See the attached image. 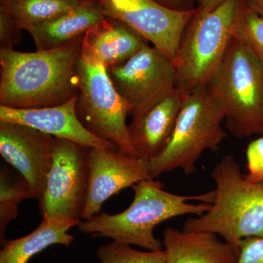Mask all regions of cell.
I'll return each mask as SVG.
<instances>
[{
	"instance_id": "17",
	"label": "cell",
	"mask_w": 263,
	"mask_h": 263,
	"mask_svg": "<svg viewBox=\"0 0 263 263\" xmlns=\"http://www.w3.org/2000/svg\"><path fill=\"white\" fill-rule=\"evenodd\" d=\"M106 17L98 0H84L56 18L27 29L37 51L62 47L84 36L88 29Z\"/></svg>"
},
{
	"instance_id": "15",
	"label": "cell",
	"mask_w": 263,
	"mask_h": 263,
	"mask_svg": "<svg viewBox=\"0 0 263 263\" xmlns=\"http://www.w3.org/2000/svg\"><path fill=\"white\" fill-rule=\"evenodd\" d=\"M186 93L176 88L144 113L133 117L128 129L138 157L150 162L165 149L174 134Z\"/></svg>"
},
{
	"instance_id": "11",
	"label": "cell",
	"mask_w": 263,
	"mask_h": 263,
	"mask_svg": "<svg viewBox=\"0 0 263 263\" xmlns=\"http://www.w3.org/2000/svg\"><path fill=\"white\" fill-rule=\"evenodd\" d=\"M89 164V187L82 220L98 214L104 202L122 190L155 179L149 161L119 150L90 148Z\"/></svg>"
},
{
	"instance_id": "12",
	"label": "cell",
	"mask_w": 263,
	"mask_h": 263,
	"mask_svg": "<svg viewBox=\"0 0 263 263\" xmlns=\"http://www.w3.org/2000/svg\"><path fill=\"white\" fill-rule=\"evenodd\" d=\"M53 140L28 126L0 122V155L28 183L39 201L51 165Z\"/></svg>"
},
{
	"instance_id": "19",
	"label": "cell",
	"mask_w": 263,
	"mask_h": 263,
	"mask_svg": "<svg viewBox=\"0 0 263 263\" xmlns=\"http://www.w3.org/2000/svg\"><path fill=\"white\" fill-rule=\"evenodd\" d=\"M84 0H0V10L15 19L23 30L65 14Z\"/></svg>"
},
{
	"instance_id": "3",
	"label": "cell",
	"mask_w": 263,
	"mask_h": 263,
	"mask_svg": "<svg viewBox=\"0 0 263 263\" xmlns=\"http://www.w3.org/2000/svg\"><path fill=\"white\" fill-rule=\"evenodd\" d=\"M210 177L216 185L212 207L187 219L182 230L215 233L239 253L242 240L263 237V183L246 179L231 155L215 164Z\"/></svg>"
},
{
	"instance_id": "28",
	"label": "cell",
	"mask_w": 263,
	"mask_h": 263,
	"mask_svg": "<svg viewBox=\"0 0 263 263\" xmlns=\"http://www.w3.org/2000/svg\"><path fill=\"white\" fill-rule=\"evenodd\" d=\"M246 3L251 8L263 15V0H246Z\"/></svg>"
},
{
	"instance_id": "25",
	"label": "cell",
	"mask_w": 263,
	"mask_h": 263,
	"mask_svg": "<svg viewBox=\"0 0 263 263\" xmlns=\"http://www.w3.org/2000/svg\"><path fill=\"white\" fill-rule=\"evenodd\" d=\"M236 263H263V237L242 240Z\"/></svg>"
},
{
	"instance_id": "6",
	"label": "cell",
	"mask_w": 263,
	"mask_h": 263,
	"mask_svg": "<svg viewBox=\"0 0 263 263\" xmlns=\"http://www.w3.org/2000/svg\"><path fill=\"white\" fill-rule=\"evenodd\" d=\"M243 0H226L209 12L197 10L183 32L176 65L178 87L207 86L219 68L234 34Z\"/></svg>"
},
{
	"instance_id": "18",
	"label": "cell",
	"mask_w": 263,
	"mask_h": 263,
	"mask_svg": "<svg viewBox=\"0 0 263 263\" xmlns=\"http://www.w3.org/2000/svg\"><path fill=\"white\" fill-rule=\"evenodd\" d=\"M77 224L72 221L51 222L43 219L32 233L18 238L7 240L0 252V263H28L34 255L51 246L70 247L75 240L68 231Z\"/></svg>"
},
{
	"instance_id": "16",
	"label": "cell",
	"mask_w": 263,
	"mask_h": 263,
	"mask_svg": "<svg viewBox=\"0 0 263 263\" xmlns=\"http://www.w3.org/2000/svg\"><path fill=\"white\" fill-rule=\"evenodd\" d=\"M167 263H236L238 252L215 233L184 231L167 227L163 231Z\"/></svg>"
},
{
	"instance_id": "9",
	"label": "cell",
	"mask_w": 263,
	"mask_h": 263,
	"mask_svg": "<svg viewBox=\"0 0 263 263\" xmlns=\"http://www.w3.org/2000/svg\"><path fill=\"white\" fill-rule=\"evenodd\" d=\"M107 72L133 117L144 113L178 87L174 61L148 44Z\"/></svg>"
},
{
	"instance_id": "5",
	"label": "cell",
	"mask_w": 263,
	"mask_h": 263,
	"mask_svg": "<svg viewBox=\"0 0 263 263\" xmlns=\"http://www.w3.org/2000/svg\"><path fill=\"white\" fill-rule=\"evenodd\" d=\"M208 86L224 109L232 135L263 136L262 61L238 40H232Z\"/></svg>"
},
{
	"instance_id": "8",
	"label": "cell",
	"mask_w": 263,
	"mask_h": 263,
	"mask_svg": "<svg viewBox=\"0 0 263 263\" xmlns=\"http://www.w3.org/2000/svg\"><path fill=\"white\" fill-rule=\"evenodd\" d=\"M89 147L54 138L52 162L40 208L43 219L79 226L89 187Z\"/></svg>"
},
{
	"instance_id": "2",
	"label": "cell",
	"mask_w": 263,
	"mask_h": 263,
	"mask_svg": "<svg viewBox=\"0 0 263 263\" xmlns=\"http://www.w3.org/2000/svg\"><path fill=\"white\" fill-rule=\"evenodd\" d=\"M134 197L129 207L117 214H97L79 223L82 233L92 237H107L120 243L138 246L148 251L164 249L154 229L164 221L184 215L200 216L212 207L215 192L183 195L164 190L155 179L133 186Z\"/></svg>"
},
{
	"instance_id": "4",
	"label": "cell",
	"mask_w": 263,
	"mask_h": 263,
	"mask_svg": "<svg viewBox=\"0 0 263 263\" xmlns=\"http://www.w3.org/2000/svg\"><path fill=\"white\" fill-rule=\"evenodd\" d=\"M226 114L209 86L186 91L171 141L160 155L150 161L154 179L180 169L193 174L202 154L216 152L226 137Z\"/></svg>"
},
{
	"instance_id": "27",
	"label": "cell",
	"mask_w": 263,
	"mask_h": 263,
	"mask_svg": "<svg viewBox=\"0 0 263 263\" xmlns=\"http://www.w3.org/2000/svg\"><path fill=\"white\" fill-rule=\"evenodd\" d=\"M160 4L167 7V8H172V9L186 10L185 8V3L186 0H155Z\"/></svg>"
},
{
	"instance_id": "7",
	"label": "cell",
	"mask_w": 263,
	"mask_h": 263,
	"mask_svg": "<svg viewBox=\"0 0 263 263\" xmlns=\"http://www.w3.org/2000/svg\"><path fill=\"white\" fill-rule=\"evenodd\" d=\"M78 94L76 113L87 130L111 142L122 153L138 156L129 139L127 104L114 87L107 69L77 64Z\"/></svg>"
},
{
	"instance_id": "20",
	"label": "cell",
	"mask_w": 263,
	"mask_h": 263,
	"mask_svg": "<svg viewBox=\"0 0 263 263\" xmlns=\"http://www.w3.org/2000/svg\"><path fill=\"white\" fill-rule=\"evenodd\" d=\"M27 199H35L32 189L22 176H13L5 169L0 171V239L4 245L7 226L18 216V205Z\"/></svg>"
},
{
	"instance_id": "29",
	"label": "cell",
	"mask_w": 263,
	"mask_h": 263,
	"mask_svg": "<svg viewBox=\"0 0 263 263\" xmlns=\"http://www.w3.org/2000/svg\"><path fill=\"white\" fill-rule=\"evenodd\" d=\"M262 69H263V60H262Z\"/></svg>"
},
{
	"instance_id": "22",
	"label": "cell",
	"mask_w": 263,
	"mask_h": 263,
	"mask_svg": "<svg viewBox=\"0 0 263 263\" xmlns=\"http://www.w3.org/2000/svg\"><path fill=\"white\" fill-rule=\"evenodd\" d=\"M97 257L100 263H167L164 249L141 252L115 240L99 247Z\"/></svg>"
},
{
	"instance_id": "23",
	"label": "cell",
	"mask_w": 263,
	"mask_h": 263,
	"mask_svg": "<svg viewBox=\"0 0 263 263\" xmlns=\"http://www.w3.org/2000/svg\"><path fill=\"white\" fill-rule=\"evenodd\" d=\"M247 174L245 179L255 183H263V136L251 142L246 151Z\"/></svg>"
},
{
	"instance_id": "10",
	"label": "cell",
	"mask_w": 263,
	"mask_h": 263,
	"mask_svg": "<svg viewBox=\"0 0 263 263\" xmlns=\"http://www.w3.org/2000/svg\"><path fill=\"white\" fill-rule=\"evenodd\" d=\"M105 15L122 21L174 63L183 32L196 10L172 9L155 0H98Z\"/></svg>"
},
{
	"instance_id": "21",
	"label": "cell",
	"mask_w": 263,
	"mask_h": 263,
	"mask_svg": "<svg viewBox=\"0 0 263 263\" xmlns=\"http://www.w3.org/2000/svg\"><path fill=\"white\" fill-rule=\"evenodd\" d=\"M233 37L259 60H263V15L243 3L235 23Z\"/></svg>"
},
{
	"instance_id": "14",
	"label": "cell",
	"mask_w": 263,
	"mask_h": 263,
	"mask_svg": "<svg viewBox=\"0 0 263 263\" xmlns=\"http://www.w3.org/2000/svg\"><path fill=\"white\" fill-rule=\"evenodd\" d=\"M148 44L127 24L106 16L85 33L80 58L88 65L107 69L127 61Z\"/></svg>"
},
{
	"instance_id": "1",
	"label": "cell",
	"mask_w": 263,
	"mask_h": 263,
	"mask_svg": "<svg viewBox=\"0 0 263 263\" xmlns=\"http://www.w3.org/2000/svg\"><path fill=\"white\" fill-rule=\"evenodd\" d=\"M83 37L44 51L0 48V105L44 108L77 96V64Z\"/></svg>"
},
{
	"instance_id": "26",
	"label": "cell",
	"mask_w": 263,
	"mask_h": 263,
	"mask_svg": "<svg viewBox=\"0 0 263 263\" xmlns=\"http://www.w3.org/2000/svg\"><path fill=\"white\" fill-rule=\"evenodd\" d=\"M198 4L197 10L202 12H209L216 9L226 0H196Z\"/></svg>"
},
{
	"instance_id": "13",
	"label": "cell",
	"mask_w": 263,
	"mask_h": 263,
	"mask_svg": "<svg viewBox=\"0 0 263 263\" xmlns=\"http://www.w3.org/2000/svg\"><path fill=\"white\" fill-rule=\"evenodd\" d=\"M76 99L77 96L61 105L44 108H12L0 105V122L23 124L89 148L119 150L113 143L94 136L81 124L76 113Z\"/></svg>"
},
{
	"instance_id": "24",
	"label": "cell",
	"mask_w": 263,
	"mask_h": 263,
	"mask_svg": "<svg viewBox=\"0 0 263 263\" xmlns=\"http://www.w3.org/2000/svg\"><path fill=\"white\" fill-rule=\"evenodd\" d=\"M22 31L11 15L0 10V48L14 49L22 41Z\"/></svg>"
}]
</instances>
